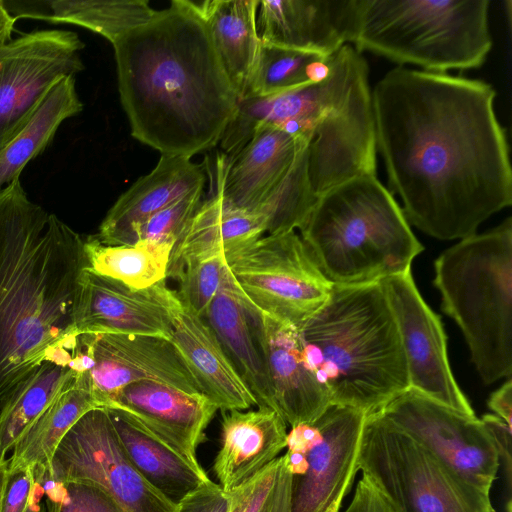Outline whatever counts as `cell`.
I'll return each instance as SVG.
<instances>
[{
    "label": "cell",
    "instance_id": "e575fe53",
    "mask_svg": "<svg viewBox=\"0 0 512 512\" xmlns=\"http://www.w3.org/2000/svg\"><path fill=\"white\" fill-rule=\"evenodd\" d=\"M308 177L306 148L301 152L260 215L268 234L300 228L317 202Z\"/></svg>",
    "mask_w": 512,
    "mask_h": 512
},
{
    "label": "cell",
    "instance_id": "8992f818",
    "mask_svg": "<svg viewBox=\"0 0 512 512\" xmlns=\"http://www.w3.org/2000/svg\"><path fill=\"white\" fill-rule=\"evenodd\" d=\"M441 309L460 327L485 384L512 372V219L461 239L435 260Z\"/></svg>",
    "mask_w": 512,
    "mask_h": 512
},
{
    "label": "cell",
    "instance_id": "7402d4cb",
    "mask_svg": "<svg viewBox=\"0 0 512 512\" xmlns=\"http://www.w3.org/2000/svg\"><path fill=\"white\" fill-rule=\"evenodd\" d=\"M203 165L188 156L161 155L156 167L120 195L99 226L96 239L111 246L135 244V229L175 201L204 188Z\"/></svg>",
    "mask_w": 512,
    "mask_h": 512
},
{
    "label": "cell",
    "instance_id": "bcb514c9",
    "mask_svg": "<svg viewBox=\"0 0 512 512\" xmlns=\"http://www.w3.org/2000/svg\"><path fill=\"white\" fill-rule=\"evenodd\" d=\"M24 512H47L43 488L36 480L30 500Z\"/></svg>",
    "mask_w": 512,
    "mask_h": 512
},
{
    "label": "cell",
    "instance_id": "52a82bcc",
    "mask_svg": "<svg viewBox=\"0 0 512 512\" xmlns=\"http://www.w3.org/2000/svg\"><path fill=\"white\" fill-rule=\"evenodd\" d=\"M365 58L351 44L330 55L319 82L296 88V111L285 132L306 143L307 171L319 198L360 175H376V142Z\"/></svg>",
    "mask_w": 512,
    "mask_h": 512
},
{
    "label": "cell",
    "instance_id": "ee69618b",
    "mask_svg": "<svg viewBox=\"0 0 512 512\" xmlns=\"http://www.w3.org/2000/svg\"><path fill=\"white\" fill-rule=\"evenodd\" d=\"M488 407L507 425L512 426V382L508 379L499 389L494 391L489 400Z\"/></svg>",
    "mask_w": 512,
    "mask_h": 512
},
{
    "label": "cell",
    "instance_id": "277c9868",
    "mask_svg": "<svg viewBox=\"0 0 512 512\" xmlns=\"http://www.w3.org/2000/svg\"><path fill=\"white\" fill-rule=\"evenodd\" d=\"M298 334L304 363L331 404L370 414L409 389L401 336L380 282L334 284Z\"/></svg>",
    "mask_w": 512,
    "mask_h": 512
},
{
    "label": "cell",
    "instance_id": "7bdbcfd3",
    "mask_svg": "<svg viewBox=\"0 0 512 512\" xmlns=\"http://www.w3.org/2000/svg\"><path fill=\"white\" fill-rule=\"evenodd\" d=\"M344 512H396L379 491L362 476Z\"/></svg>",
    "mask_w": 512,
    "mask_h": 512
},
{
    "label": "cell",
    "instance_id": "7a4b0ae2",
    "mask_svg": "<svg viewBox=\"0 0 512 512\" xmlns=\"http://www.w3.org/2000/svg\"><path fill=\"white\" fill-rule=\"evenodd\" d=\"M131 134L161 155L188 156L220 142L238 96L205 20L173 0L112 44Z\"/></svg>",
    "mask_w": 512,
    "mask_h": 512
},
{
    "label": "cell",
    "instance_id": "30bf717a",
    "mask_svg": "<svg viewBox=\"0 0 512 512\" xmlns=\"http://www.w3.org/2000/svg\"><path fill=\"white\" fill-rule=\"evenodd\" d=\"M241 297L252 307L299 328L328 299L333 283L295 231L263 235L225 254Z\"/></svg>",
    "mask_w": 512,
    "mask_h": 512
},
{
    "label": "cell",
    "instance_id": "b9f144b4",
    "mask_svg": "<svg viewBox=\"0 0 512 512\" xmlns=\"http://www.w3.org/2000/svg\"><path fill=\"white\" fill-rule=\"evenodd\" d=\"M481 420L494 441L500 463L504 465L507 489L510 493L512 485L511 426L494 414H485Z\"/></svg>",
    "mask_w": 512,
    "mask_h": 512
},
{
    "label": "cell",
    "instance_id": "9c48e42d",
    "mask_svg": "<svg viewBox=\"0 0 512 512\" xmlns=\"http://www.w3.org/2000/svg\"><path fill=\"white\" fill-rule=\"evenodd\" d=\"M358 469L396 512H495L490 494L460 480L375 412L365 417Z\"/></svg>",
    "mask_w": 512,
    "mask_h": 512
},
{
    "label": "cell",
    "instance_id": "ac0fdd59",
    "mask_svg": "<svg viewBox=\"0 0 512 512\" xmlns=\"http://www.w3.org/2000/svg\"><path fill=\"white\" fill-rule=\"evenodd\" d=\"M134 424L200 468L197 447L217 406L203 394H193L155 381L123 387L107 404Z\"/></svg>",
    "mask_w": 512,
    "mask_h": 512
},
{
    "label": "cell",
    "instance_id": "60d3db41",
    "mask_svg": "<svg viewBox=\"0 0 512 512\" xmlns=\"http://www.w3.org/2000/svg\"><path fill=\"white\" fill-rule=\"evenodd\" d=\"M35 485L33 468L9 473L1 512H24Z\"/></svg>",
    "mask_w": 512,
    "mask_h": 512
},
{
    "label": "cell",
    "instance_id": "7c38bea8",
    "mask_svg": "<svg viewBox=\"0 0 512 512\" xmlns=\"http://www.w3.org/2000/svg\"><path fill=\"white\" fill-rule=\"evenodd\" d=\"M63 365L73 371L100 407L126 385L155 381L202 394L171 340L131 334L78 333Z\"/></svg>",
    "mask_w": 512,
    "mask_h": 512
},
{
    "label": "cell",
    "instance_id": "5b68a950",
    "mask_svg": "<svg viewBox=\"0 0 512 512\" xmlns=\"http://www.w3.org/2000/svg\"><path fill=\"white\" fill-rule=\"evenodd\" d=\"M299 230L314 263L336 285L403 274L424 249L394 195L370 174L322 194Z\"/></svg>",
    "mask_w": 512,
    "mask_h": 512
},
{
    "label": "cell",
    "instance_id": "484cf974",
    "mask_svg": "<svg viewBox=\"0 0 512 512\" xmlns=\"http://www.w3.org/2000/svg\"><path fill=\"white\" fill-rule=\"evenodd\" d=\"M204 319L255 397L257 406L273 409L266 364L253 331L246 303L239 294L229 270Z\"/></svg>",
    "mask_w": 512,
    "mask_h": 512
},
{
    "label": "cell",
    "instance_id": "6da1fadb",
    "mask_svg": "<svg viewBox=\"0 0 512 512\" xmlns=\"http://www.w3.org/2000/svg\"><path fill=\"white\" fill-rule=\"evenodd\" d=\"M485 81L396 66L372 90L376 150L410 225L464 239L512 204L506 130Z\"/></svg>",
    "mask_w": 512,
    "mask_h": 512
},
{
    "label": "cell",
    "instance_id": "74e56055",
    "mask_svg": "<svg viewBox=\"0 0 512 512\" xmlns=\"http://www.w3.org/2000/svg\"><path fill=\"white\" fill-rule=\"evenodd\" d=\"M35 480L43 488L47 512H121L113 499L94 485Z\"/></svg>",
    "mask_w": 512,
    "mask_h": 512
},
{
    "label": "cell",
    "instance_id": "ffe728a7",
    "mask_svg": "<svg viewBox=\"0 0 512 512\" xmlns=\"http://www.w3.org/2000/svg\"><path fill=\"white\" fill-rule=\"evenodd\" d=\"M306 146L282 129L261 125L238 153L220 155L213 190L230 205L260 215Z\"/></svg>",
    "mask_w": 512,
    "mask_h": 512
},
{
    "label": "cell",
    "instance_id": "1f68e13d",
    "mask_svg": "<svg viewBox=\"0 0 512 512\" xmlns=\"http://www.w3.org/2000/svg\"><path fill=\"white\" fill-rule=\"evenodd\" d=\"M173 245L138 241L111 246L95 236L84 240L87 269L134 289H145L166 280Z\"/></svg>",
    "mask_w": 512,
    "mask_h": 512
},
{
    "label": "cell",
    "instance_id": "681fc988",
    "mask_svg": "<svg viewBox=\"0 0 512 512\" xmlns=\"http://www.w3.org/2000/svg\"><path fill=\"white\" fill-rule=\"evenodd\" d=\"M1 47V46H0Z\"/></svg>",
    "mask_w": 512,
    "mask_h": 512
},
{
    "label": "cell",
    "instance_id": "603a6c76",
    "mask_svg": "<svg viewBox=\"0 0 512 512\" xmlns=\"http://www.w3.org/2000/svg\"><path fill=\"white\" fill-rule=\"evenodd\" d=\"M287 424L273 409L222 411L221 447L213 462L219 485L231 492L278 458Z\"/></svg>",
    "mask_w": 512,
    "mask_h": 512
},
{
    "label": "cell",
    "instance_id": "8d00e7d4",
    "mask_svg": "<svg viewBox=\"0 0 512 512\" xmlns=\"http://www.w3.org/2000/svg\"><path fill=\"white\" fill-rule=\"evenodd\" d=\"M227 270L224 254L183 262L171 276L178 280L176 293L181 304L204 318L224 283Z\"/></svg>",
    "mask_w": 512,
    "mask_h": 512
},
{
    "label": "cell",
    "instance_id": "d6986e66",
    "mask_svg": "<svg viewBox=\"0 0 512 512\" xmlns=\"http://www.w3.org/2000/svg\"><path fill=\"white\" fill-rule=\"evenodd\" d=\"M245 303L269 375L273 410L291 427L314 422L332 404L304 363L298 328Z\"/></svg>",
    "mask_w": 512,
    "mask_h": 512
},
{
    "label": "cell",
    "instance_id": "c3c4849f",
    "mask_svg": "<svg viewBox=\"0 0 512 512\" xmlns=\"http://www.w3.org/2000/svg\"><path fill=\"white\" fill-rule=\"evenodd\" d=\"M505 511L506 512H512V501L511 499H508L507 502H506V507H505Z\"/></svg>",
    "mask_w": 512,
    "mask_h": 512
},
{
    "label": "cell",
    "instance_id": "83f0119b",
    "mask_svg": "<svg viewBox=\"0 0 512 512\" xmlns=\"http://www.w3.org/2000/svg\"><path fill=\"white\" fill-rule=\"evenodd\" d=\"M120 445L134 468L165 498L175 505L189 492L209 480L170 447L144 431L122 412L105 408Z\"/></svg>",
    "mask_w": 512,
    "mask_h": 512
},
{
    "label": "cell",
    "instance_id": "7dc6e473",
    "mask_svg": "<svg viewBox=\"0 0 512 512\" xmlns=\"http://www.w3.org/2000/svg\"><path fill=\"white\" fill-rule=\"evenodd\" d=\"M9 479L8 459L0 463V512L2 511L3 498Z\"/></svg>",
    "mask_w": 512,
    "mask_h": 512
},
{
    "label": "cell",
    "instance_id": "f6af8a7d",
    "mask_svg": "<svg viewBox=\"0 0 512 512\" xmlns=\"http://www.w3.org/2000/svg\"><path fill=\"white\" fill-rule=\"evenodd\" d=\"M16 21L17 19L7 10L4 1L0 0V46L11 40Z\"/></svg>",
    "mask_w": 512,
    "mask_h": 512
},
{
    "label": "cell",
    "instance_id": "f35d334b",
    "mask_svg": "<svg viewBox=\"0 0 512 512\" xmlns=\"http://www.w3.org/2000/svg\"><path fill=\"white\" fill-rule=\"evenodd\" d=\"M203 200V189L197 190L152 215L135 229V243L151 241L174 247Z\"/></svg>",
    "mask_w": 512,
    "mask_h": 512
},
{
    "label": "cell",
    "instance_id": "836d02e7",
    "mask_svg": "<svg viewBox=\"0 0 512 512\" xmlns=\"http://www.w3.org/2000/svg\"><path fill=\"white\" fill-rule=\"evenodd\" d=\"M329 69L330 56L261 41L243 97H265L313 84L324 79Z\"/></svg>",
    "mask_w": 512,
    "mask_h": 512
},
{
    "label": "cell",
    "instance_id": "f1b7e54d",
    "mask_svg": "<svg viewBox=\"0 0 512 512\" xmlns=\"http://www.w3.org/2000/svg\"><path fill=\"white\" fill-rule=\"evenodd\" d=\"M4 4L16 19L27 17L81 26L102 35L112 44L150 21L157 12L145 0L4 1Z\"/></svg>",
    "mask_w": 512,
    "mask_h": 512
},
{
    "label": "cell",
    "instance_id": "d4e9b609",
    "mask_svg": "<svg viewBox=\"0 0 512 512\" xmlns=\"http://www.w3.org/2000/svg\"><path fill=\"white\" fill-rule=\"evenodd\" d=\"M267 233L265 219L230 205L217 191L203 200L174 245L167 270L171 277L185 261L226 254Z\"/></svg>",
    "mask_w": 512,
    "mask_h": 512
},
{
    "label": "cell",
    "instance_id": "4dcf8cb0",
    "mask_svg": "<svg viewBox=\"0 0 512 512\" xmlns=\"http://www.w3.org/2000/svg\"><path fill=\"white\" fill-rule=\"evenodd\" d=\"M75 76L60 78L46 93L23 129L0 153V189L19 176L50 143L61 123L82 110Z\"/></svg>",
    "mask_w": 512,
    "mask_h": 512
},
{
    "label": "cell",
    "instance_id": "ab89813d",
    "mask_svg": "<svg viewBox=\"0 0 512 512\" xmlns=\"http://www.w3.org/2000/svg\"><path fill=\"white\" fill-rule=\"evenodd\" d=\"M230 505V492L209 479L185 495L175 512H229Z\"/></svg>",
    "mask_w": 512,
    "mask_h": 512
},
{
    "label": "cell",
    "instance_id": "d590c367",
    "mask_svg": "<svg viewBox=\"0 0 512 512\" xmlns=\"http://www.w3.org/2000/svg\"><path fill=\"white\" fill-rule=\"evenodd\" d=\"M230 497L229 512H290L291 474L285 456L231 491Z\"/></svg>",
    "mask_w": 512,
    "mask_h": 512
},
{
    "label": "cell",
    "instance_id": "2e32d148",
    "mask_svg": "<svg viewBox=\"0 0 512 512\" xmlns=\"http://www.w3.org/2000/svg\"><path fill=\"white\" fill-rule=\"evenodd\" d=\"M405 353L409 389L460 413L475 416L450 368L440 317L426 304L411 270L380 281Z\"/></svg>",
    "mask_w": 512,
    "mask_h": 512
},
{
    "label": "cell",
    "instance_id": "4fadbf2b",
    "mask_svg": "<svg viewBox=\"0 0 512 512\" xmlns=\"http://www.w3.org/2000/svg\"><path fill=\"white\" fill-rule=\"evenodd\" d=\"M366 414L330 405L314 422L291 427L286 448L304 454L305 464L291 475L290 512H339L358 469Z\"/></svg>",
    "mask_w": 512,
    "mask_h": 512
},
{
    "label": "cell",
    "instance_id": "e0dca14e",
    "mask_svg": "<svg viewBox=\"0 0 512 512\" xmlns=\"http://www.w3.org/2000/svg\"><path fill=\"white\" fill-rule=\"evenodd\" d=\"M180 304L166 280L134 289L85 269L77 312L78 333L148 335L171 340L173 312Z\"/></svg>",
    "mask_w": 512,
    "mask_h": 512
},
{
    "label": "cell",
    "instance_id": "d6a6232c",
    "mask_svg": "<svg viewBox=\"0 0 512 512\" xmlns=\"http://www.w3.org/2000/svg\"><path fill=\"white\" fill-rule=\"evenodd\" d=\"M75 382L67 367L43 362L0 406V463L52 401Z\"/></svg>",
    "mask_w": 512,
    "mask_h": 512
},
{
    "label": "cell",
    "instance_id": "8fae6325",
    "mask_svg": "<svg viewBox=\"0 0 512 512\" xmlns=\"http://www.w3.org/2000/svg\"><path fill=\"white\" fill-rule=\"evenodd\" d=\"M38 478L82 482L104 491L121 512H175V504L151 486L126 457L108 411L85 413L67 432Z\"/></svg>",
    "mask_w": 512,
    "mask_h": 512
},
{
    "label": "cell",
    "instance_id": "3957f363",
    "mask_svg": "<svg viewBox=\"0 0 512 512\" xmlns=\"http://www.w3.org/2000/svg\"><path fill=\"white\" fill-rule=\"evenodd\" d=\"M84 239L27 197L0 189V406L78 333Z\"/></svg>",
    "mask_w": 512,
    "mask_h": 512
},
{
    "label": "cell",
    "instance_id": "44dd1931",
    "mask_svg": "<svg viewBox=\"0 0 512 512\" xmlns=\"http://www.w3.org/2000/svg\"><path fill=\"white\" fill-rule=\"evenodd\" d=\"M359 0H262L258 5L260 40L330 56L352 44Z\"/></svg>",
    "mask_w": 512,
    "mask_h": 512
},
{
    "label": "cell",
    "instance_id": "4316f807",
    "mask_svg": "<svg viewBox=\"0 0 512 512\" xmlns=\"http://www.w3.org/2000/svg\"><path fill=\"white\" fill-rule=\"evenodd\" d=\"M259 0L191 2L206 22L225 74L238 98L245 95L261 40L257 30Z\"/></svg>",
    "mask_w": 512,
    "mask_h": 512
},
{
    "label": "cell",
    "instance_id": "9a60e30c",
    "mask_svg": "<svg viewBox=\"0 0 512 512\" xmlns=\"http://www.w3.org/2000/svg\"><path fill=\"white\" fill-rule=\"evenodd\" d=\"M84 43L69 30L22 34L0 47V153L30 120L49 89L84 69Z\"/></svg>",
    "mask_w": 512,
    "mask_h": 512
},
{
    "label": "cell",
    "instance_id": "ba28073f",
    "mask_svg": "<svg viewBox=\"0 0 512 512\" xmlns=\"http://www.w3.org/2000/svg\"><path fill=\"white\" fill-rule=\"evenodd\" d=\"M489 0H359L352 46L398 66L480 67L491 48Z\"/></svg>",
    "mask_w": 512,
    "mask_h": 512
},
{
    "label": "cell",
    "instance_id": "5bb4252c",
    "mask_svg": "<svg viewBox=\"0 0 512 512\" xmlns=\"http://www.w3.org/2000/svg\"><path fill=\"white\" fill-rule=\"evenodd\" d=\"M375 413L412 437L460 480L490 494L500 459L481 419L411 389Z\"/></svg>",
    "mask_w": 512,
    "mask_h": 512
},
{
    "label": "cell",
    "instance_id": "cb8c5ba5",
    "mask_svg": "<svg viewBox=\"0 0 512 512\" xmlns=\"http://www.w3.org/2000/svg\"><path fill=\"white\" fill-rule=\"evenodd\" d=\"M171 342L201 392L221 411L246 410L257 401L203 317L180 302L171 319Z\"/></svg>",
    "mask_w": 512,
    "mask_h": 512
},
{
    "label": "cell",
    "instance_id": "f546056e",
    "mask_svg": "<svg viewBox=\"0 0 512 512\" xmlns=\"http://www.w3.org/2000/svg\"><path fill=\"white\" fill-rule=\"evenodd\" d=\"M98 407L89 389L75 381L16 441L8 459L9 473L27 468H48L67 432L85 413Z\"/></svg>",
    "mask_w": 512,
    "mask_h": 512
}]
</instances>
